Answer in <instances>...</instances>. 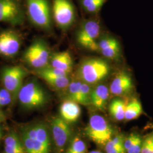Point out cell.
I'll return each instance as SVG.
<instances>
[{
    "instance_id": "obj_29",
    "label": "cell",
    "mask_w": 153,
    "mask_h": 153,
    "mask_svg": "<svg viewBox=\"0 0 153 153\" xmlns=\"http://www.w3.org/2000/svg\"><path fill=\"white\" fill-rule=\"evenodd\" d=\"M153 136H149L142 141L140 153H152Z\"/></svg>"
},
{
    "instance_id": "obj_3",
    "label": "cell",
    "mask_w": 153,
    "mask_h": 153,
    "mask_svg": "<svg viewBox=\"0 0 153 153\" xmlns=\"http://www.w3.org/2000/svg\"><path fill=\"white\" fill-rule=\"evenodd\" d=\"M109 71L108 64L99 59H90L83 61L78 70L82 82L88 85L100 82L108 75Z\"/></svg>"
},
{
    "instance_id": "obj_12",
    "label": "cell",
    "mask_w": 153,
    "mask_h": 153,
    "mask_svg": "<svg viewBox=\"0 0 153 153\" xmlns=\"http://www.w3.org/2000/svg\"><path fill=\"white\" fill-rule=\"evenodd\" d=\"M51 129L56 146L62 150L71 136L69 126L61 117H57L51 121Z\"/></svg>"
},
{
    "instance_id": "obj_14",
    "label": "cell",
    "mask_w": 153,
    "mask_h": 153,
    "mask_svg": "<svg viewBox=\"0 0 153 153\" xmlns=\"http://www.w3.org/2000/svg\"><path fill=\"white\" fill-rule=\"evenodd\" d=\"M60 113L61 117L66 123H74L80 117L81 109L78 103L68 99L61 105Z\"/></svg>"
},
{
    "instance_id": "obj_1",
    "label": "cell",
    "mask_w": 153,
    "mask_h": 153,
    "mask_svg": "<svg viewBox=\"0 0 153 153\" xmlns=\"http://www.w3.org/2000/svg\"><path fill=\"white\" fill-rule=\"evenodd\" d=\"M26 153H49L51 142L47 127L37 124L25 128L22 133Z\"/></svg>"
},
{
    "instance_id": "obj_32",
    "label": "cell",
    "mask_w": 153,
    "mask_h": 153,
    "mask_svg": "<svg viewBox=\"0 0 153 153\" xmlns=\"http://www.w3.org/2000/svg\"><path fill=\"white\" fill-rule=\"evenodd\" d=\"M2 129H1V127L0 126V140L2 137Z\"/></svg>"
},
{
    "instance_id": "obj_7",
    "label": "cell",
    "mask_w": 153,
    "mask_h": 153,
    "mask_svg": "<svg viewBox=\"0 0 153 153\" xmlns=\"http://www.w3.org/2000/svg\"><path fill=\"white\" fill-rule=\"evenodd\" d=\"M27 72L19 66L4 68L1 71V79L4 88L11 94L13 99L16 98L23 86L25 78Z\"/></svg>"
},
{
    "instance_id": "obj_31",
    "label": "cell",
    "mask_w": 153,
    "mask_h": 153,
    "mask_svg": "<svg viewBox=\"0 0 153 153\" xmlns=\"http://www.w3.org/2000/svg\"><path fill=\"white\" fill-rule=\"evenodd\" d=\"M103 153L101 152H99V151H96V150H94V151H91L90 152V153Z\"/></svg>"
},
{
    "instance_id": "obj_6",
    "label": "cell",
    "mask_w": 153,
    "mask_h": 153,
    "mask_svg": "<svg viewBox=\"0 0 153 153\" xmlns=\"http://www.w3.org/2000/svg\"><path fill=\"white\" fill-rule=\"evenodd\" d=\"M23 57L28 65L38 70L47 66L51 55L47 45L43 41L39 40L26 49Z\"/></svg>"
},
{
    "instance_id": "obj_30",
    "label": "cell",
    "mask_w": 153,
    "mask_h": 153,
    "mask_svg": "<svg viewBox=\"0 0 153 153\" xmlns=\"http://www.w3.org/2000/svg\"><path fill=\"white\" fill-rule=\"evenodd\" d=\"M6 120V116L2 110L0 109V123L4 122Z\"/></svg>"
},
{
    "instance_id": "obj_18",
    "label": "cell",
    "mask_w": 153,
    "mask_h": 153,
    "mask_svg": "<svg viewBox=\"0 0 153 153\" xmlns=\"http://www.w3.org/2000/svg\"><path fill=\"white\" fill-rule=\"evenodd\" d=\"M36 73L51 87L57 90H62L68 88L71 82L68 76H52L46 74L39 70H37Z\"/></svg>"
},
{
    "instance_id": "obj_9",
    "label": "cell",
    "mask_w": 153,
    "mask_h": 153,
    "mask_svg": "<svg viewBox=\"0 0 153 153\" xmlns=\"http://www.w3.org/2000/svg\"><path fill=\"white\" fill-rule=\"evenodd\" d=\"M53 14L56 24L63 29L69 27L74 21V9L69 0H54Z\"/></svg>"
},
{
    "instance_id": "obj_23",
    "label": "cell",
    "mask_w": 153,
    "mask_h": 153,
    "mask_svg": "<svg viewBox=\"0 0 153 153\" xmlns=\"http://www.w3.org/2000/svg\"><path fill=\"white\" fill-rule=\"evenodd\" d=\"M81 81H74L70 82L68 88V98L78 104H80L81 100Z\"/></svg>"
},
{
    "instance_id": "obj_28",
    "label": "cell",
    "mask_w": 153,
    "mask_h": 153,
    "mask_svg": "<svg viewBox=\"0 0 153 153\" xmlns=\"http://www.w3.org/2000/svg\"><path fill=\"white\" fill-rule=\"evenodd\" d=\"M142 140L140 136L137 135L134 141L132 142L131 145L126 151L127 153H140L142 146Z\"/></svg>"
},
{
    "instance_id": "obj_15",
    "label": "cell",
    "mask_w": 153,
    "mask_h": 153,
    "mask_svg": "<svg viewBox=\"0 0 153 153\" xmlns=\"http://www.w3.org/2000/svg\"><path fill=\"white\" fill-rule=\"evenodd\" d=\"M49 66L66 71L70 74L72 71L73 62L71 56L68 52H62L51 56Z\"/></svg>"
},
{
    "instance_id": "obj_24",
    "label": "cell",
    "mask_w": 153,
    "mask_h": 153,
    "mask_svg": "<svg viewBox=\"0 0 153 153\" xmlns=\"http://www.w3.org/2000/svg\"><path fill=\"white\" fill-rule=\"evenodd\" d=\"M87 147L85 142L79 137H75L66 153H86Z\"/></svg>"
},
{
    "instance_id": "obj_16",
    "label": "cell",
    "mask_w": 153,
    "mask_h": 153,
    "mask_svg": "<svg viewBox=\"0 0 153 153\" xmlns=\"http://www.w3.org/2000/svg\"><path fill=\"white\" fill-rule=\"evenodd\" d=\"M109 88L104 85H99L91 94V103L97 109L103 111L109 98Z\"/></svg>"
},
{
    "instance_id": "obj_17",
    "label": "cell",
    "mask_w": 153,
    "mask_h": 153,
    "mask_svg": "<svg viewBox=\"0 0 153 153\" xmlns=\"http://www.w3.org/2000/svg\"><path fill=\"white\" fill-rule=\"evenodd\" d=\"M1 153H26L22 140L16 133L11 131L6 137L4 149Z\"/></svg>"
},
{
    "instance_id": "obj_19",
    "label": "cell",
    "mask_w": 153,
    "mask_h": 153,
    "mask_svg": "<svg viewBox=\"0 0 153 153\" xmlns=\"http://www.w3.org/2000/svg\"><path fill=\"white\" fill-rule=\"evenodd\" d=\"M99 52L107 59H117L120 53V45L118 42L115 39H113L105 43L99 49Z\"/></svg>"
},
{
    "instance_id": "obj_13",
    "label": "cell",
    "mask_w": 153,
    "mask_h": 153,
    "mask_svg": "<svg viewBox=\"0 0 153 153\" xmlns=\"http://www.w3.org/2000/svg\"><path fill=\"white\" fill-rule=\"evenodd\" d=\"M133 88L131 77L126 72L117 73L110 84L109 93L117 97L123 96L129 93Z\"/></svg>"
},
{
    "instance_id": "obj_25",
    "label": "cell",
    "mask_w": 153,
    "mask_h": 153,
    "mask_svg": "<svg viewBox=\"0 0 153 153\" xmlns=\"http://www.w3.org/2000/svg\"><path fill=\"white\" fill-rule=\"evenodd\" d=\"M106 0H81L83 7L89 13L99 11Z\"/></svg>"
},
{
    "instance_id": "obj_22",
    "label": "cell",
    "mask_w": 153,
    "mask_h": 153,
    "mask_svg": "<svg viewBox=\"0 0 153 153\" xmlns=\"http://www.w3.org/2000/svg\"><path fill=\"white\" fill-rule=\"evenodd\" d=\"M124 140L123 136L121 135L112 137L104 146L106 153H126V149L124 146Z\"/></svg>"
},
{
    "instance_id": "obj_33",
    "label": "cell",
    "mask_w": 153,
    "mask_h": 153,
    "mask_svg": "<svg viewBox=\"0 0 153 153\" xmlns=\"http://www.w3.org/2000/svg\"><path fill=\"white\" fill-rule=\"evenodd\" d=\"M152 153H153V142H152Z\"/></svg>"
},
{
    "instance_id": "obj_2",
    "label": "cell",
    "mask_w": 153,
    "mask_h": 153,
    "mask_svg": "<svg viewBox=\"0 0 153 153\" xmlns=\"http://www.w3.org/2000/svg\"><path fill=\"white\" fill-rule=\"evenodd\" d=\"M17 98L21 105L28 109L40 108L47 102L46 93L36 81H31L23 85Z\"/></svg>"
},
{
    "instance_id": "obj_8",
    "label": "cell",
    "mask_w": 153,
    "mask_h": 153,
    "mask_svg": "<svg viewBox=\"0 0 153 153\" xmlns=\"http://www.w3.org/2000/svg\"><path fill=\"white\" fill-rule=\"evenodd\" d=\"M100 32L98 22L89 21L85 22L77 33L76 40L82 47L93 51H98L97 39Z\"/></svg>"
},
{
    "instance_id": "obj_26",
    "label": "cell",
    "mask_w": 153,
    "mask_h": 153,
    "mask_svg": "<svg viewBox=\"0 0 153 153\" xmlns=\"http://www.w3.org/2000/svg\"><path fill=\"white\" fill-rule=\"evenodd\" d=\"M92 90L90 85L82 82L81 85V100L80 104L88 105L91 103V94Z\"/></svg>"
},
{
    "instance_id": "obj_4",
    "label": "cell",
    "mask_w": 153,
    "mask_h": 153,
    "mask_svg": "<svg viewBox=\"0 0 153 153\" xmlns=\"http://www.w3.org/2000/svg\"><path fill=\"white\" fill-rule=\"evenodd\" d=\"M85 133L97 145L104 146L112 137L114 130L102 116L94 115L89 120Z\"/></svg>"
},
{
    "instance_id": "obj_20",
    "label": "cell",
    "mask_w": 153,
    "mask_h": 153,
    "mask_svg": "<svg viewBox=\"0 0 153 153\" xmlns=\"http://www.w3.org/2000/svg\"><path fill=\"white\" fill-rule=\"evenodd\" d=\"M127 103L121 99H115L109 104V113L116 120L124 119Z\"/></svg>"
},
{
    "instance_id": "obj_10",
    "label": "cell",
    "mask_w": 153,
    "mask_h": 153,
    "mask_svg": "<svg viewBox=\"0 0 153 153\" xmlns=\"http://www.w3.org/2000/svg\"><path fill=\"white\" fill-rule=\"evenodd\" d=\"M21 46V40L16 31L6 30L0 33V56L11 58L17 55Z\"/></svg>"
},
{
    "instance_id": "obj_27",
    "label": "cell",
    "mask_w": 153,
    "mask_h": 153,
    "mask_svg": "<svg viewBox=\"0 0 153 153\" xmlns=\"http://www.w3.org/2000/svg\"><path fill=\"white\" fill-rule=\"evenodd\" d=\"M13 100L11 94L5 88L0 89V108L10 104Z\"/></svg>"
},
{
    "instance_id": "obj_11",
    "label": "cell",
    "mask_w": 153,
    "mask_h": 153,
    "mask_svg": "<svg viewBox=\"0 0 153 153\" xmlns=\"http://www.w3.org/2000/svg\"><path fill=\"white\" fill-rule=\"evenodd\" d=\"M22 21V9L16 0H0V22L16 25Z\"/></svg>"
},
{
    "instance_id": "obj_5",
    "label": "cell",
    "mask_w": 153,
    "mask_h": 153,
    "mask_svg": "<svg viewBox=\"0 0 153 153\" xmlns=\"http://www.w3.org/2000/svg\"><path fill=\"white\" fill-rule=\"evenodd\" d=\"M28 16L31 22L45 30L52 26V19L49 3L47 0H26Z\"/></svg>"
},
{
    "instance_id": "obj_21",
    "label": "cell",
    "mask_w": 153,
    "mask_h": 153,
    "mask_svg": "<svg viewBox=\"0 0 153 153\" xmlns=\"http://www.w3.org/2000/svg\"><path fill=\"white\" fill-rule=\"evenodd\" d=\"M142 113V105L140 102L137 99H133L126 104L124 119L127 121L134 120L138 117Z\"/></svg>"
}]
</instances>
